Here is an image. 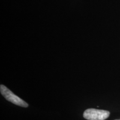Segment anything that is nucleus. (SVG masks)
<instances>
[{
	"label": "nucleus",
	"instance_id": "2",
	"mask_svg": "<svg viewBox=\"0 0 120 120\" xmlns=\"http://www.w3.org/2000/svg\"><path fill=\"white\" fill-rule=\"evenodd\" d=\"M110 115L109 111L102 109H88L83 112V116L87 120H105Z\"/></svg>",
	"mask_w": 120,
	"mask_h": 120
},
{
	"label": "nucleus",
	"instance_id": "1",
	"mask_svg": "<svg viewBox=\"0 0 120 120\" xmlns=\"http://www.w3.org/2000/svg\"><path fill=\"white\" fill-rule=\"evenodd\" d=\"M0 91H1V94H2V95L6 99L7 101L11 102L13 104L23 107H27L28 106V105L26 102L24 101L23 100H22L21 98H20L19 97L13 94L4 85H1Z\"/></svg>",
	"mask_w": 120,
	"mask_h": 120
},
{
	"label": "nucleus",
	"instance_id": "3",
	"mask_svg": "<svg viewBox=\"0 0 120 120\" xmlns=\"http://www.w3.org/2000/svg\"><path fill=\"white\" fill-rule=\"evenodd\" d=\"M120 120V119H119V120Z\"/></svg>",
	"mask_w": 120,
	"mask_h": 120
}]
</instances>
